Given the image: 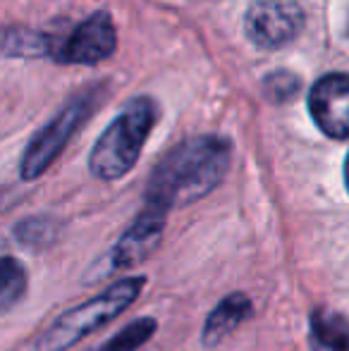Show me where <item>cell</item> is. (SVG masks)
<instances>
[{"instance_id":"cell-11","label":"cell","mask_w":349,"mask_h":351,"mask_svg":"<svg viewBox=\"0 0 349 351\" xmlns=\"http://www.w3.org/2000/svg\"><path fill=\"white\" fill-rule=\"evenodd\" d=\"M29 287L27 268L12 256H0V313L22 301Z\"/></svg>"},{"instance_id":"cell-1","label":"cell","mask_w":349,"mask_h":351,"mask_svg":"<svg viewBox=\"0 0 349 351\" xmlns=\"http://www.w3.org/2000/svg\"><path fill=\"white\" fill-rule=\"evenodd\" d=\"M232 146L223 136H194L177 143L149 177L144 204L170 213L208 196L223 182Z\"/></svg>"},{"instance_id":"cell-8","label":"cell","mask_w":349,"mask_h":351,"mask_svg":"<svg viewBox=\"0 0 349 351\" xmlns=\"http://www.w3.org/2000/svg\"><path fill=\"white\" fill-rule=\"evenodd\" d=\"M117 36L108 12H96L86 17L65 43L56 51L58 60L77 65H96L115 53Z\"/></svg>"},{"instance_id":"cell-6","label":"cell","mask_w":349,"mask_h":351,"mask_svg":"<svg viewBox=\"0 0 349 351\" xmlns=\"http://www.w3.org/2000/svg\"><path fill=\"white\" fill-rule=\"evenodd\" d=\"M165 217H168L165 210L144 204L139 215L132 220V225L122 232L117 244L112 246L110 261H108L112 273L144 263V261L158 249L160 239H163V232H165Z\"/></svg>"},{"instance_id":"cell-15","label":"cell","mask_w":349,"mask_h":351,"mask_svg":"<svg viewBox=\"0 0 349 351\" xmlns=\"http://www.w3.org/2000/svg\"><path fill=\"white\" fill-rule=\"evenodd\" d=\"M345 184H347V191H349V153H347V160H345Z\"/></svg>"},{"instance_id":"cell-5","label":"cell","mask_w":349,"mask_h":351,"mask_svg":"<svg viewBox=\"0 0 349 351\" xmlns=\"http://www.w3.org/2000/svg\"><path fill=\"white\" fill-rule=\"evenodd\" d=\"M304 27V12L294 0H254L244 17V29L254 46L263 51L287 46Z\"/></svg>"},{"instance_id":"cell-13","label":"cell","mask_w":349,"mask_h":351,"mask_svg":"<svg viewBox=\"0 0 349 351\" xmlns=\"http://www.w3.org/2000/svg\"><path fill=\"white\" fill-rule=\"evenodd\" d=\"M156 330H158L156 318H151V315H141V318H136L134 323L125 325V328H122L112 339L103 342L96 351H136L154 337Z\"/></svg>"},{"instance_id":"cell-12","label":"cell","mask_w":349,"mask_h":351,"mask_svg":"<svg viewBox=\"0 0 349 351\" xmlns=\"http://www.w3.org/2000/svg\"><path fill=\"white\" fill-rule=\"evenodd\" d=\"M58 222L53 217L36 215V217H24L22 222H17L14 227V237L22 246L34 251L48 249L51 244H56L58 239Z\"/></svg>"},{"instance_id":"cell-2","label":"cell","mask_w":349,"mask_h":351,"mask_svg":"<svg viewBox=\"0 0 349 351\" xmlns=\"http://www.w3.org/2000/svg\"><path fill=\"white\" fill-rule=\"evenodd\" d=\"M146 287V275H132V278H122L115 285L106 287L101 294L93 299L84 301V304L75 306V308L65 311L60 318H56L41 337L34 342L32 351H67L82 342L96 330L106 328L112 318L125 313L141 289Z\"/></svg>"},{"instance_id":"cell-7","label":"cell","mask_w":349,"mask_h":351,"mask_svg":"<svg viewBox=\"0 0 349 351\" xmlns=\"http://www.w3.org/2000/svg\"><path fill=\"white\" fill-rule=\"evenodd\" d=\"M309 112L330 139H349V74H326L309 93Z\"/></svg>"},{"instance_id":"cell-10","label":"cell","mask_w":349,"mask_h":351,"mask_svg":"<svg viewBox=\"0 0 349 351\" xmlns=\"http://www.w3.org/2000/svg\"><path fill=\"white\" fill-rule=\"evenodd\" d=\"M311 351H349V318L318 308L311 313Z\"/></svg>"},{"instance_id":"cell-3","label":"cell","mask_w":349,"mask_h":351,"mask_svg":"<svg viewBox=\"0 0 349 351\" xmlns=\"http://www.w3.org/2000/svg\"><path fill=\"white\" fill-rule=\"evenodd\" d=\"M156 103L151 98L132 101L96 141L88 156V170L103 182L125 177L136 165L146 139L156 125Z\"/></svg>"},{"instance_id":"cell-4","label":"cell","mask_w":349,"mask_h":351,"mask_svg":"<svg viewBox=\"0 0 349 351\" xmlns=\"http://www.w3.org/2000/svg\"><path fill=\"white\" fill-rule=\"evenodd\" d=\"M93 106H96V93H86V96L75 98L67 103V108L58 117H53L41 132L32 139L22 158V180L32 182L41 177L43 172L51 167V162L62 153L67 146L70 136L80 130L91 115Z\"/></svg>"},{"instance_id":"cell-14","label":"cell","mask_w":349,"mask_h":351,"mask_svg":"<svg viewBox=\"0 0 349 351\" xmlns=\"http://www.w3.org/2000/svg\"><path fill=\"white\" fill-rule=\"evenodd\" d=\"M297 88H299L297 77H292V74H287V72L270 74V77L265 79V91H268V96L273 98V101H287V98H292L294 93H297Z\"/></svg>"},{"instance_id":"cell-9","label":"cell","mask_w":349,"mask_h":351,"mask_svg":"<svg viewBox=\"0 0 349 351\" xmlns=\"http://www.w3.org/2000/svg\"><path fill=\"white\" fill-rule=\"evenodd\" d=\"M252 313H254V306L247 294L234 291V294L223 296L220 304L215 306L208 313V318H206L204 330H201V344H204V347H215V344H220L232 330H237L244 320L252 318Z\"/></svg>"}]
</instances>
